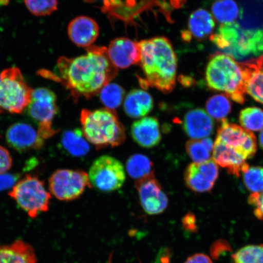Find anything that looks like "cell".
<instances>
[{
	"label": "cell",
	"mask_w": 263,
	"mask_h": 263,
	"mask_svg": "<svg viewBox=\"0 0 263 263\" xmlns=\"http://www.w3.org/2000/svg\"><path fill=\"white\" fill-rule=\"evenodd\" d=\"M85 49L87 53L81 57L59 58V76L45 70L39 73L42 77L61 82L74 100L96 96L116 77L118 68L111 63L106 48L92 45Z\"/></svg>",
	"instance_id": "obj_1"
},
{
	"label": "cell",
	"mask_w": 263,
	"mask_h": 263,
	"mask_svg": "<svg viewBox=\"0 0 263 263\" xmlns=\"http://www.w3.org/2000/svg\"><path fill=\"white\" fill-rule=\"evenodd\" d=\"M140 67L144 79L141 85L171 93L176 86L177 59L172 43L165 37H156L140 42Z\"/></svg>",
	"instance_id": "obj_2"
},
{
	"label": "cell",
	"mask_w": 263,
	"mask_h": 263,
	"mask_svg": "<svg viewBox=\"0 0 263 263\" xmlns=\"http://www.w3.org/2000/svg\"><path fill=\"white\" fill-rule=\"evenodd\" d=\"M80 121L85 139L97 149L120 146L126 140L124 127L115 110L83 109Z\"/></svg>",
	"instance_id": "obj_3"
},
{
	"label": "cell",
	"mask_w": 263,
	"mask_h": 263,
	"mask_svg": "<svg viewBox=\"0 0 263 263\" xmlns=\"http://www.w3.org/2000/svg\"><path fill=\"white\" fill-rule=\"evenodd\" d=\"M205 78L212 89L224 92L236 103H245L247 92L244 73L241 65L230 55H214L207 65Z\"/></svg>",
	"instance_id": "obj_4"
},
{
	"label": "cell",
	"mask_w": 263,
	"mask_h": 263,
	"mask_svg": "<svg viewBox=\"0 0 263 263\" xmlns=\"http://www.w3.org/2000/svg\"><path fill=\"white\" fill-rule=\"evenodd\" d=\"M32 91L19 68L3 70L0 74V111L22 113L31 103Z\"/></svg>",
	"instance_id": "obj_5"
},
{
	"label": "cell",
	"mask_w": 263,
	"mask_h": 263,
	"mask_svg": "<svg viewBox=\"0 0 263 263\" xmlns=\"http://www.w3.org/2000/svg\"><path fill=\"white\" fill-rule=\"evenodd\" d=\"M8 195L32 219L48 211L51 199L44 182L31 175H26L16 182Z\"/></svg>",
	"instance_id": "obj_6"
},
{
	"label": "cell",
	"mask_w": 263,
	"mask_h": 263,
	"mask_svg": "<svg viewBox=\"0 0 263 263\" xmlns=\"http://www.w3.org/2000/svg\"><path fill=\"white\" fill-rule=\"evenodd\" d=\"M88 177L91 185L101 192L109 193L122 187L126 180V173L119 160L103 156L92 163Z\"/></svg>",
	"instance_id": "obj_7"
},
{
	"label": "cell",
	"mask_w": 263,
	"mask_h": 263,
	"mask_svg": "<svg viewBox=\"0 0 263 263\" xmlns=\"http://www.w3.org/2000/svg\"><path fill=\"white\" fill-rule=\"evenodd\" d=\"M91 186L88 174L82 170H58L49 179L50 192L62 201L78 199Z\"/></svg>",
	"instance_id": "obj_8"
},
{
	"label": "cell",
	"mask_w": 263,
	"mask_h": 263,
	"mask_svg": "<svg viewBox=\"0 0 263 263\" xmlns=\"http://www.w3.org/2000/svg\"><path fill=\"white\" fill-rule=\"evenodd\" d=\"M216 140L237 151L246 159H251L257 149L256 137L251 131L227 120L221 121Z\"/></svg>",
	"instance_id": "obj_9"
},
{
	"label": "cell",
	"mask_w": 263,
	"mask_h": 263,
	"mask_svg": "<svg viewBox=\"0 0 263 263\" xmlns=\"http://www.w3.org/2000/svg\"><path fill=\"white\" fill-rule=\"evenodd\" d=\"M136 187L141 206L148 215H160L165 211L168 198L155 176L137 180Z\"/></svg>",
	"instance_id": "obj_10"
},
{
	"label": "cell",
	"mask_w": 263,
	"mask_h": 263,
	"mask_svg": "<svg viewBox=\"0 0 263 263\" xmlns=\"http://www.w3.org/2000/svg\"><path fill=\"white\" fill-rule=\"evenodd\" d=\"M57 97L54 92L47 88L33 90L28 114L39 125L52 124L58 112Z\"/></svg>",
	"instance_id": "obj_11"
},
{
	"label": "cell",
	"mask_w": 263,
	"mask_h": 263,
	"mask_svg": "<svg viewBox=\"0 0 263 263\" xmlns=\"http://www.w3.org/2000/svg\"><path fill=\"white\" fill-rule=\"evenodd\" d=\"M108 58L117 68L125 69L141 60L140 43L126 37H120L111 41L107 48Z\"/></svg>",
	"instance_id": "obj_12"
},
{
	"label": "cell",
	"mask_w": 263,
	"mask_h": 263,
	"mask_svg": "<svg viewBox=\"0 0 263 263\" xmlns=\"http://www.w3.org/2000/svg\"><path fill=\"white\" fill-rule=\"evenodd\" d=\"M6 140L10 146L18 152L40 149L45 141L38 131L25 123H16L10 126L6 132Z\"/></svg>",
	"instance_id": "obj_13"
},
{
	"label": "cell",
	"mask_w": 263,
	"mask_h": 263,
	"mask_svg": "<svg viewBox=\"0 0 263 263\" xmlns=\"http://www.w3.org/2000/svg\"><path fill=\"white\" fill-rule=\"evenodd\" d=\"M100 28L97 22L87 16H79L70 22L68 34L72 42L78 47H91L97 41Z\"/></svg>",
	"instance_id": "obj_14"
},
{
	"label": "cell",
	"mask_w": 263,
	"mask_h": 263,
	"mask_svg": "<svg viewBox=\"0 0 263 263\" xmlns=\"http://www.w3.org/2000/svg\"><path fill=\"white\" fill-rule=\"evenodd\" d=\"M213 151V160L231 175L239 177L249 167L241 154L218 140H216Z\"/></svg>",
	"instance_id": "obj_15"
},
{
	"label": "cell",
	"mask_w": 263,
	"mask_h": 263,
	"mask_svg": "<svg viewBox=\"0 0 263 263\" xmlns=\"http://www.w3.org/2000/svg\"><path fill=\"white\" fill-rule=\"evenodd\" d=\"M133 139L141 147L152 148L162 140L159 120L155 117H144L135 121L131 127Z\"/></svg>",
	"instance_id": "obj_16"
},
{
	"label": "cell",
	"mask_w": 263,
	"mask_h": 263,
	"mask_svg": "<svg viewBox=\"0 0 263 263\" xmlns=\"http://www.w3.org/2000/svg\"><path fill=\"white\" fill-rule=\"evenodd\" d=\"M183 128L187 136L192 139L201 140L213 134L214 121L204 110L195 108L185 115Z\"/></svg>",
	"instance_id": "obj_17"
},
{
	"label": "cell",
	"mask_w": 263,
	"mask_h": 263,
	"mask_svg": "<svg viewBox=\"0 0 263 263\" xmlns=\"http://www.w3.org/2000/svg\"><path fill=\"white\" fill-rule=\"evenodd\" d=\"M240 65L244 73L247 93L263 104V55Z\"/></svg>",
	"instance_id": "obj_18"
},
{
	"label": "cell",
	"mask_w": 263,
	"mask_h": 263,
	"mask_svg": "<svg viewBox=\"0 0 263 263\" xmlns=\"http://www.w3.org/2000/svg\"><path fill=\"white\" fill-rule=\"evenodd\" d=\"M214 28L215 22L212 14L205 9H197L190 15L188 30L182 33V37L185 41L193 37L200 40L211 34Z\"/></svg>",
	"instance_id": "obj_19"
},
{
	"label": "cell",
	"mask_w": 263,
	"mask_h": 263,
	"mask_svg": "<svg viewBox=\"0 0 263 263\" xmlns=\"http://www.w3.org/2000/svg\"><path fill=\"white\" fill-rule=\"evenodd\" d=\"M154 100L147 91L134 89L127 95L124 101V110L128 117L140 118L146 117L153 109Z\"/></svg>",
	"instance_id": "obj_20"
},
{
	"label": "cell",
	"mask_w": 263,
	"mask_h": 263,
	"mask_svg": "<svg viewBox=\"0 0 263 263\" xmlns=\"http://www.w3.org/2000/svg\"><path fill=\"white\" fill-rule=\"evenodd\" d=\"M0 263H37L32 247L22 240L0 245Z\"/></svg>",
	"instance_id": "obj_21"
},
{
	"label": "cell",
	"mask_w": 263,
	"mask_h": 263,
	"mask_svg": "<svg viewBox=\"0 0 263 263\" xmlns=\"http://www.w3.org/2000/svg\"><path fill=\"white\" fill-rule=\"evenodd\" d=\"M61 143L64 149L73 156H85L90 151L87 140L79 129L65 131L62 135Z\"/></svg>",
	"instance_id": "obj_22"
},
{
	"label": "cell",
	"mask_w": 263,
	"mask_h": 263,
	"mask_svg": "<svg viewBox=\"0 0 263 263\" xmlns=\"http://www.w3.org/2000/svg\"><path fill=\"white\" fill-rule=\"evenodd\" d=\"M184 180L187 187L196 193H206L211 191L215 185L206 178L198 164L192 163L186 167Z\"/></svg>",
	"instance_id": "obj_23"
},
{
	"label": "cell",
	"mask_w": 263,
	"mask_h": 263,
	"mask_svg": "<svg viewBox=\"0 0 263 263\" xmlns=\"http://www.w3.org/2000/svg\"><path fill=\"white\" fill-rule=\"evenodd\" d=\"M126 169L129 175L137 180L154 176V164L149 158L143 154H134L128 159Z\"/></svg>",
	"instance_id": "obj_24"
},
{
	"label": "cell",
	"mask_w": 263,
	"mask_h": 263,
	"mask_svg": "<svg viewBox=\"0 0 263 263\" xmlns=\"http://www.w3.org/2000/svg\"><path fill=\"white\" fill-rule=\"evenodd\" d=\"M212 12L220 24L231 25L238 17L239 8L233 0H218L212 6Z\"/></svg>",
	"instance_id": "obj_25"
},
{
	"label": "cell",
	"mask_w": 263,
	"mask_h": 263,
	"mask_svg": "<svg viewBox=\"0 0 263 263\" xmlns=\"http://www.w3.org/2000/svg\"><path fill=\"white\" fill-rule=\"evenodd\" d=\"M231 103L224 95H216L206 102V110L210 117L218 121L226 120L231 111Z\"/></svg>",
	"instance_id": "obj_26"
},
{
	"label": "cell",
	"mask_w": 263,
	"mask_h": 263,
	"mask_svg": "<svg viewBox=\"0 0 263 263\" xmlns=\"http://www.w3.org/2000/svg\"><path fill=\"white\" fill-rule=\"evenodd\" d=\"M124 95V88L115 83L108 84L100 92L101 103L105 107L111 110L121 106Z\"/></svg>",
	"instance_id": "obj_27"
},
{
	"label": "cell",
	"mask_w": 263,
	"mask_h": 263,
	"mask_svg": "<svg viewBox=\"0 0 263 263\" xmlns=\"http://www.w3.org/2000/svg\"><path fill=\"white\" fill-rule=\"evenodd\" d=\"M239 123L244 129L251 132L263 129V110L252 107L241 111L239 117Z\"/></svg>",
	"instance_id": "obj_28"
},
{
	"label": "cell",
	"mask_w": 263,
	"mask_h": 263,
	"mask_svg": "<svg viewBox=\"0 0 263 263\" xmlns=\"http://www.w3.org/2000/svg\"><path fill=\"white\" fill-rule=\"evenodd\" d=\"M234 263H263V244L249 245L232 255Z\"/></svg>",
	"instance_id": "obj_29"
},
{
	"label": "cell",
	"mask_w": 263,
	"mask_h": 263,
	"mask_svg": "<svg viewBox=\"0 0 263 263\" xmlns=\"http://www.w3.org/2000/svg\"><path fill=\"white\" fill-rule=\"evenodd\" d=\"M245 186L251 192H263V167H249L242 173Z\"/></svg>",
	"instance_id": "obj_30"
},
{
	"label": "cell",
	"mask_w": 263,
	"mask_h": 263,
	"mask_svg": "<svg viewBox=\"0 0 263 263\" xmlns=\"http://www.w3.org/2000/svg\"><path fill=\"white\" fill-rule=\"evenodd\" d=\"M24 2L29 11L35 16L49 15L58 10V0H25Z\"/></svg>",
	"instance_id": "obj_31"
},
{
	"label": "cell",
	"mask_w": 263,
	"mask_h": 263,
	"mask_svg": "<svg viewBox=\"0 0 263 263\" xmlns=\"http://www.w3.org/2000/svg\"><path fill=\"white\" fill-rule=\"evenodd\" d=\"M185 148L194 163H202L210 159L211 153L206 149L202 140H190L187 141Z\"/></svg>",
	"instance_id": "obj_32"
},
{
	"label": "cell",
	"mask_w": 263,
	"mask_h": 263,
	"mask_svg": "<svg viewBox=\"0 0 263 263\" xmlns=\"http://www.w3.org/2000/svg\"><path fill=\"white\" fill-rule=\"evenodd\" d=\"M197 164L206 178L210 182L215 183L219 176L218 167L215 161L213 159H210L204 163Z\"/></svg>",
	"instance_id": "obj_33"
},
{
	"label": "cell",
	"mask_w": 263,
	"mask_h": 263,
	"mask_svg": "<svg viewBox=\"0 0 263 263\" xmlns=\"http://www.w3.org/2000/svg\"><path fill=\"white\" fill-rule=\"evenodd\" d=\"M248 202L249 205L254 207L256 218L263 221V192L252 193L249 197Z\"/></svg>",
	"instance_id": "obj_34"
},
{
	"label": "cell",
	"mask_w": 263,
	"mask_h": 263,
	"mask_svg": "<svg viewBox=\"0 0 263 263\" xmlns=\"http://www.w3.org/2000/svg\"><path fill=\"white\" fill-rule=\"evenodd\" d=\"M12 158L6 148L0 146V174H5L11 168Z\"/></svg>",
	"instance_id": "obj_35"
},
{
	"label": "cell",
	"mask_w": 263,
	"mask_h": 263,
	"mask_svg": "<svg viewBox=\"0 0 263 263\" xmlns=\"http://www.w3.org/2000/svg\"><path fill=\"white\" fill-rule=\"evenodd\" d=\"M18 179V176L12 174H0V192L14 186Z\"/></svg>",
	"instance_id": "obj_36"
},
{
	"label": "cell",
	"mask_w": 263,
	"mask_h": 263,
	"mask_svg": "<svg viewBox=\"0 0 263 263\" xmlns=\"http://www.w3.org/2000/svg\"><path fill=\"white\" fill-rule=\"evenodd\" d=\"M182 226L184 229L190 232H196L197 230L195 215L192 213L186 214L182 220Z\"/></svg>",
	"instance_id": "obj_37"
},
{
	"label": "cell",
	"mask_w": 263,
	"mask_h": 263,
	"mask_svg": "<svg viewBox=\"0 0 263 263\" xmlns=\"http://www.w3.org/2000/svg\"><path fill=\"white\" fill-rule=\"evenodd\" d=\"M185 263H213L209 256L203 254H195L187 258Z\"/></svg>",
	"instance_id": "obj_38"
},
{
	"label": "cell",
	"mask_w": 263,
	"mask_h": 263,
	"mask_svg": "<svg viewBox=\"0 0 263 263\" xmlns=\"http://www.w3.org/2000/svg\"><path fill=\"white\" fill-rule=\"evenodd\" d=\"M170 2L174 8L179 9L185 4L186 0H170Z\"/></svg>",
	"instance_id": "obj_39"
},
{
	"label": "cell",
	"mask_w": 263,
	"mask_h": 263,
	"mask_svg": "<svg viewBox=\"0 0 263 263\" xmlns=\"http://www.w3.org/2000/svg\"><path fill=\"white\" fill-rule=\"evenodd\" d=\"M259 145H260L261 147L263 149V130H262L260 135H259Z\"/></svg>",
	"instance_id": "obj_40"
},
{
	"label": "cell",
	"mask_w": 263,
	"mask_h": 263,
	"mask_svg": "<svg viewBox=\"0 0 263 263\" xmlns=\"http://www.w3.org/2000/svg\"><path fill=\"white\" fill-rule=\"evenodd\" d=\"M9 2V0H0V6L7 5Z\"/></svg>",
	"instance_id": "obj_41"
}]
</instances>
